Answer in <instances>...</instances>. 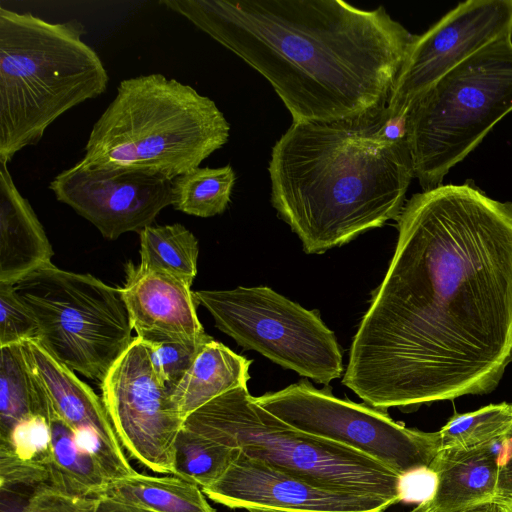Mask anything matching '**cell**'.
I'll return each mask as SVG.
<instances>
[{
  "label": "cell",
  "instance_id": "obj_1",
  "mask_svg": "<svg viewBox=\"0 0 512 512\" xmlns=\"http://www.w3.org/2000/svg\"><path fill=\"white\" fill-rule=\"evenodd\" d=\"M397 227L343 385L385 411L493 391L512 362V203L442 184Z\"/></svg>",
  "mask_w": 512,
  "mask_h": 512
},
{
  "label": "cell",
  "instance_id": "obj_2",
  "mask_svg": "<svg viewBox=\"0 0 512 512\" xmlns=\"http://www.w3.org/2000/svg\"><path fill=\"white\" fill-rule=\"evenodd\" d=\"M258 71L293 122H326L387 106L415 35L383 6L342 0H165Z\"/></svg>",
  "mask_w": 512,
  "mask_h": 512
},
{
  "label": "cell",
  "instance_id": "obj_3",
  "mask_svg": "<svg viewBox=\"0 0 512 512\" xmlns=\"http://www.w3.org/2000/svg\"><path fill=\"white\" fill-rule=\"evenodd\" d=\"M387 106L326 122H293L274 144L271 203L307 254L398 220L414 176L408 141L385 138Z\"/></svg>",
  "mask_w": 512,
  "mask_h": 512
},
{
  "label": "cell",
  "instance_id": "obj_4",
  "mask_svg": "<svg viewBox=\"0 0 512 512\" xmlns=\"http://www.w3.org/2000/svg\"><path fill=\"white\" fill-rule=\"evenodd\" d=\"M85 33L76 19L52 23L0 6V163L106 91L107 70Z\"/></svg>",
  "mask_w": 512,
  "mask_h": 512
},
{
  "label": "cell",
  "instance_id": "obj_5",
  "mask_svg": "<svg viewBox=\"0 0 512 512\" xmlns=\"http://www.w3.org/2000/svg\"><path fill=\"white\" fill-rule=\"evenodd\" d=\"M230 125L215 102L160 73L122 80L94 123L79 166L121 167L169 180L223 147Z\"/></svg>",
  "mask_w": 512,
  "mask_h": 512
},
{
  "label": "cell",
  "instance_id": "obj_6",
  "mask_svg": "<svg viewBox=\"0 0 512 512\" xmlns=\"http://www.w3.org/2000/svg\"><path fill=\"white\" fill-rule=\"evenodd\" d=\"M181 427L323 487L400 502L398 474L364 453L287 424L261 407L247 386L193 411Z\"/></svg>",
  "mask_w": 512,
  "mask_h": 512
},
{
  "label": "cell",
  "instance_id": "obj_7",
  "mask_svg": "<svg viewBox=\"0 0 512 512\" xmlns=\"http://www.w3.org/2000/svg\"><path fill=\"white\" fill-rule=\"evenodd\" d=\"M512 111V38L485 46L428 88L408 112L414 176L423 191L442 185Z\"/></svg>",
  "mask_w": 512,
  "mask_h": 512
},
{
  "label": "cell",
  "instance_id": "obj_8",
  "mask_svg": "<svg viewBox=\"0 0 512 512\" xmlns=\"http://www.w3.org/2000/svg\"><path fill=\"white\" fill-rule=\"evenodd\" d=\"M13 288L35 316L43 348L87 378L101 383L134 339L121 288L90 274L51 263Z\"/></svg>",
  "mask_w": 512,
  "mask_h": 512
},
{
  "label": "cell",
  "instance_id": "obj_9",
  "mask_svg": "<svg viewBox=\"0 0 512 512\" xmlns=\"http://www.w3.org/2000/svg\"><path fill=\"white\" fill-rule=\"evenodd\" d=\"M193 297L211 314L215 326L243 348L320 384L342 375V349L317 310L267 286L198 290Z\"/></svg>",
  "mask_w": 512,
  "mask_h": 512
},
{
  "label": "cell",
  "instance_id": "obj_10",
  "mask_svg": "<svg viewBox=\"0 0 512 512\" xmlns=\"http://www.w3.org/2000/svg\"><path fill=\"white\" fill-rule=\"evenodd\" d=\"M254 399L287 424L364 453L399 476L429 467L441 449L439 431L407 428L385 410L337 398L307 381Z\"/></svg>",
  "mask_w": 512,
  "mask_h": 512
},
{
  "label": "cell",
  "instance_id": "obj_11",
  "mask_svg": "<svg viewBox=\"0 0 512 512\" xmlns=\"http://www.w3.org/2000/svg\"><path fill=\"white\" fill-rule=\"evenodd\" d=\"M100 384L122 447L151 471L175 475L176 441L184 420L155 374L148 345L135 337Z\"/></svg>",
  "mask_w": 512,
  "mask_h": 512
},
{
  "label": "cell",
  "instance_id": "obj_12",
  "mask_svg": "<svg viewBox=\"0 0 512 512\" xmlns=\"http://www.w3.org/2000/svg\"><path fill=\"white\" fill-rule=\"evenodd\" d=\"M512 38V0H467L415 35L391 91L390 115H407L436 81L485 46Z\"/></svg>",
  "mask_w": 512,
  "mask_h": 512
},
{
  "label": "cell",
  "instance_id": "obj_13",
  "mask_svg": "<svg viewBox=\"0 0 512 512\" xmlns=\"http://www.w3.org/2000/svg\"><path fill=\"white\" fill-rule=\"evenodd\" d=\"M56 199L114 240L141 232L172 205V181L157 174L121 167L90 168L75 164L49 184Z\"/></svg>",
  "mask_w": 512,
  "mask_h": 512
},
{
  "label": "cell",
  "instance_id": "obj_14",
  "mask_svg": "<svg viewBox=\"0 0 512 512\" xmlns=\"http://www.w3.org/2000/svg\"><path fill=\"white\" fill-rule=\"evenodd\" d=\"M201 489L218 504L248 511L383 512L396 504L379 496L323 487L241 451L221 477Z\"/></svg>",
  "mask_w": 512,
  "mask_h": 512
},
{
  "label": "cell",
  "instance_id": "obj_15",
  "mask_svg": "<svg viewBox=\"0 0 512 512\" xmlns=\"http://www.w3.org/2000/svg\"><path fill=\"white\" fill-rule=\"evenodd\" d=\"M121 291L136 337L144 343L198 342L211 337L198 319L189 284L128 262Z\"/></svg>",
  "mask_w": 512,
  "mask_h": 512
},
{
  "label": "cell",
  "instance_id": "obj_16",
  "mask_svg": "<svg viewBox=\"0 0 512 512\" xmlns=\"http://www.w3.org/2000/svg\"><path fill=\"white\" fill-rule=\"evenodd\" d=\"M27 364L44 388L56 412L76 431L98 434L115 452L126 455L102 398L67 366L58 362L38 340L22 343Z\"/></svg>",
  "mask_w": 512,
  "mask_h": 512
},
{
  "label": "cell",
  "instance_id": "obj_17",
  "mask_svg": "<svg viewBox=\"0 0 512 512\" xmlns=\"http://www.w3.org/2000/svg\"><path fill=\"white\" fill-rule=\"evenodd\" d=\"M436 488L430 512H465L497 499V442L472 448H441L429 466Z\"/></svg>",
  "mask_w": 512,
  "mask_h": 512
},
{
  "label": "cell",
  "instance_id": "obj_18",
  "mask_svg": "<svg viewBox=\"0 0 512 512\" xmlns=\"http://www.w3.org/2000/svg\"><path fill=\"white\" fill-rule=\"evenodd\" d=\"M52 246L32 206L0 163V283L16 282L51 264Z\"/></svg>",
  "mask_w": 512,
  "mask_h": 512
},
{
  "label": "cell",
  "instance_id": "obj_19",
  "mask_svg": "<svg viewBox=\"0 0 512 512\" xmlns=\"http://www.w3.org/2000/svg\"><path fill=\"white\" fill-rule=\"evenodd\" d=\"M39 385L41 414L50 429L52 464L48 484L72 496H104L114 483L113 478L98 459L78 444L75 430L56 412L40 382Z\"/></svg>",
  "mask_w": 512,
  "mask_h": 512
},
{
  "label": "cell",
  "instance_id": "obj_20",
  "mask_svg": "<svg viewBox=\"0 0 512 512\" xmlns=\"http://www.w3.org/2000/svg\"><path fill=\"white\" fill-rule=\"evenodd\" d=\"M251 361L213 338L204 344L191 368L171 393L183 420L218 396L247 386Z\"/></svg>",
  "mask_w": 512,
  "mask_h": 512
},
{
  "label": "cell",
  "instance_id": "obj_21",
  "mask_svg": "<svg viewBox=\"0 0 512 512\" xmlns=\"http://www.w3.org/2000/svg\"><path fill=\"white\" fill-rule=\"evenodd\" d=\"M52 464L45 416L30 414L0 436V488L48 484Z\"/></svg>",
  "mask_w": 512,
  "mask_h": 512
},
{
  "label": "cell",
  "instance_id": "obj_22",
  "mask_svg": "<svg viewBox=\"0 0 512 512\" xmlns=\"http://www.w3.org/2000/svg\"><path fill=\"white\" fill-rule=\"evenodd\" d=\"M102 497L152 512H215L197 484L174 475L136 472L111 484Z\"/></svg>",
  "mask_w": 512,
  "mask_h": 512
},
{
  "label": "cell",
  "instance_id": "obj_23",
  "mask_svg": "<svg viewBox=\"0 0 512 512\" xmlns=\"http://www.w3.org/2000/svg\"><path fill=\"white\" fill-rule=\"evenodd\" d=\"M140 235V267L177 278L190 286L197 274L198 241L179 223L150 225Z\"/></svg>",
  "mask_w": 512,
  "mask_h": 512
},
{
  "label": "cell",
  "instance_id": "obj_24",
  "mask_svg": "<svg viewBox=\"0 0 512 512\" xmlns=\"http://www.w3.org/2000/svg\"><path fill=\"white\" fill-rule=\"evenodd\" d=\"M235 181L230 165L192 169L172 180V206L202 218L221 214L230 202Z\"/></svg>",
  "mask_w": 512,
  "mask_h": 512
},
{
  "label": "cell",
  "instance_id": "obj_25",
  "mask_svg": "<svg viewBox=\"0 0 512 512\" xmlns=\"http://www.w3.org/2000/svg\"><path fill=\"white\" fill-rule=\"evenodd\" d=\"M39 413L38 383L22 343L0 347V436L22 418Z\"/></svg>",
  "mask_w": 512,
  "mask_h": 512
},
{
  "label": "cell",
  "instance_id": "obj_26",
  "mask_svg": "<svg viewBox=\"0 0 512 512\" xmlns=\"http://www.w3.org/2000/svg\"><path fill=\"white\" fill-rule=\"evenodd\" d=\"M512 432V403L489 404L454 414L439 430L441 448H472L493 444Z\"/></svg>",
  "mask_w": 512,
  "mask_h": 512
},
{
  "label": "cell",
  "instance_id": "obj_27",
  "mask_svg": "<svg viewBox=\"0 0 512 512\" xmlns=\"http://www.w3.org/2000/svg\"><path fill=\"white\" fill-rule=\"evenodd\" d=\"M240 450L215 443L180 428L176 441L175 475L200 488L215 482L238 457Z\"/></svg>",
  "mask_w": 512,
  "mask_h": 512
},
{
  "label": "cell",
  "instance_id": "obj_28",
  "mask_svg": "<svg viewBox=\"0 0 512 512\" xmlns=\"http://www.w3.org/2000/svg\"><path fill=\"white\" fill-rule=\"evenodd\" d=\"M1 512H96L98 498L68 495L49 484L35 486L23 499L12 488L1 489Z\"/></svg>",
  "mask_w": 512,
  "mask_h": 512
},
{
  "label": "cell",
  "instance_id": "obj_29",
  "mask_svg": "<svg viewBox=\"0 0 512 512\" xmlns=\"http://www.w3.org/2000/svg\"><path fill=\"white\" fill-rule=\"evenodd\" d=\"M211 339L147 344L155 374L170 394L187 374L204 344Z\"/></svg>",
  "mask_w": 512,
  "mask_h": 512
},
{
  "label": "cell",
  "instance_id": "obj_30",
  "mask_svg": "<svg viewBox=\"0 0 512 512\" xmlns=\"http://www.w3.org/2000/svg\"><path fill=\"white\" fill-rule=\"evenodd\" d=\"M39 325L13 285L0 283V347L38 340Z\"/></svg>",
  "mask_w": 512,
  "mask_h": 512
},
{
  "label": "cell",
  "instance_id": "obj_31",
  "mask_svg": "<svg viewBox=\"0 0 512 512\" xmlns=\"http://www.w3.org/2000/svg\"><path fill=\"white\" fill-rule=\"evenodd\" d=\"M436 474L430 467L409 471L399 478V498L406 503H422L429 500L436 488Z\"/></svg>",
  "mask_w": 512,
  "mask_h": 512
},
{
  "label": "cell",
  "instance_id": "obj_32",
  "mask_svg": "<svg viewBox=\"0 0 512 512\" xmlns=\"http://www.w3.org/2000/svg\"><path fill=\"white\" fill-rule=\"evenodd\" d=\"M497 499L512 500V432L497 442Z\"/></svg>",
  "mask_w": 512,
  "mask_h": 512
},
{
  "label": "cell",
  "instance_id": "obj_33",
  "mask_svg": "<svg viewBox=\"0 0 512 512\" xmlns=\"http://www.w3.org/2000/svg\"><path fill=\"white\" fill-rule=\"evenodd\" d=\"M96 512H152L146 509L126 505L108 499L106 497H98V505Z\"/></svg>",
  "mask_w": 512,
  "mask_h": 512
},
{
  "label": "cell",
  "instance_id": "obj_34",
  "mask_svg": "<svg viewBox=\"0 0 512 512\" xmlns=\"http://www.w3.org/2000/svg\"><path fill=\"white\" fill-rule=\"evenodd\" d=\"M465 512H501V508L499 503L497 501H494Z\"/></svg>",
  "mask_w": 512,
  "mask_h": 512
},
{
  "label": "cell",
  "instance_id": "obj_35",
  "mask_svg": "<svg viewBox=\"0 0 512 512\" xmlns=\"http://www.w3.org/2000/svg\"><path fill=\"white\" fill-rule=\"evenodd\" d=\"M500 505L501 512H512V500L497 501Z\"/></svg>",
  "mask_w": 512,
  "mask_h": 512
},
{
  "label": "cell",
  "instance_id": "obj_36",
  "mask_svg": "<svg viewBox=\"0 0 512 512\" xmlns=\"http://www.w3.org/2000/svg\"><path fill=\"white\" fill-rule=\"evenodd\" d=\"M409 512H430L427 501L419 503L415 508H413Z\"/></svg>",
  "mask_w": 512,
  "mask_h": 512
},
{
  "label": "cell",
  "instance_id": "obj_37",
  "mask_svg": "<svg viewBox=\"0 0 512 512\" xmlns=\"http://www.w3.org/2000/svg\"><path fill=\"white\" fill-rule=\"evenodd\" d=\"M249 512H275V511H268V510H258V509H254V510H250Z\"/></svg>",
  "mask_w": 512,
  "mask_h": 512
}]
</instances>
